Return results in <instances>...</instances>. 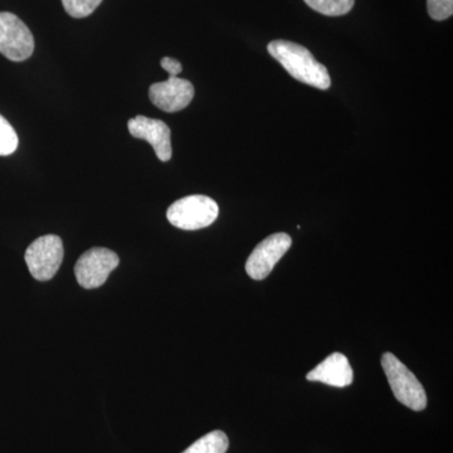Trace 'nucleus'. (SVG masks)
Listing matches in <instances>:
<instances>
[{
    "label": "nucleus",
    "instance_id": "obj_1",
    "mask_svg": "<svg viewBox=\"0 0 453 453\" xmlns=\"http://www.w3.org/2000/svg\"><path fill=\"white\" fill-rule=\"evenodd\" d=\"M267 50L297 81L319 89H327L332 86L327 68L318 62L305 47L294 42L277 40L271 42Z\"/></svg>",
    "mask_w": 453,
    "mask_h": 453
},
{
    "label": "nucleus",
    "instance_id": "obj_2",
    "mask_svg": "<svg viewBox=\"0 0 453 453\" xmlns=\"http://www.w3.org/2000/svg\"><path fill=\"white\" fill-rule=\"evenodd\" d=\"M381 366L388 378L396 401L417 412L425 410L427 395L416 375L392 353H386L381 357Z\"/></svg>",
    "mask_w": 453,
    "mask_h": 453
},
{
    "label": "nucleus",
    "instance_id": "obj_3",
    "mask_svg": "<svg viewBox=\"0 0 453 453\" xmlns=\"http://www.w3.org/2000/svg\"><path fill=\"white\" fill-rule=\"evenodd\" d=\"M219 204L207 196H189L170 205L166 217L173 226L184 231H196L214 223Z\"/></svg>",
    "mask_w": 453,
    "mask_h": 453
},
{
    "label": "nucleus",
    "instance_id": "obj_4",
    "mask_svg": "<svg viewBox=\"0 0 453 453\" xmlns=\"http://www.w3.org/2000/svg\"><path fill=\"white\" fill-rule=\"evenodd\" d=\"M64 255V242L58 235H42L27 249L26 264L35 280L49 281L61 267Z\"/></svg>",
    "mask_w": 453,
    "mask_h": 453
},
{
    "label": "nucleus",
    "instance_id": "obj_5",
    "mask_svg": "<svg viewBox=\"0 0 453 453\" xmlns=\"http://www.w3.org/2000/svg\"><path fill=\"white\" fill-rule=\"evenodd\" d=\"M35 50V38L23 20L9 12L0 13V53L13 62L28 59Z\"/></svg>",
    "mask_w": 453,
    "mask_h": 453
},
{
    "label": "nucleus",
    "instance_id": "obj_6",
    "mask_svg": "<svg viewBox=\"0 0 453 453\" xmlns=\"http://www.w3.org/2000/svg\"><path fill=\"white\" fill-rule=\"evenodd\" d=\"M120 264L115 252L107 249L88 250L83 253L74 267V275L83 288H97L109 279L110 273Z\"/></svg>",
    "mask_w": 453,
    "mask_h": 453
},
{
    "label": "nucleus",
    "instance_id": "obj_7",
    "mask_svg": "<svg viewBox=\"0 0 453 453\" xmlns=\"http://www.w3.org/2000/svg\"><path fill=\"white\" fill-rule=\"evenodd\" d=\"M291 244L292 240L288 234H275L262 241L247 259L246 271L249 276L257 281L266 279L277 262L290 250Z\"/></svg>",
    "mask_w": 453,
    "mask_h": 453
},
{
    "label": "nucleus",
    "instance_id": "obj_8",
    "mask_svg": "<svg viewBox=\"0 0 453 453\" xmlns=\"http://www.w3.org/2000/svg\"><path fill=\"white\" fill-rule=\"evenodd\" d=\"M149 97L157 109L165 112H178L192 103L195 97V86L188 80L169 76L166 81L150 86Z\"/></svg>",
    "mask_w": 453,
    "mask_h": 453
},
{
    "label": "nucleus",
    "instance_id": "obj_9",
    "mask_svg": "<svg viewBox=\"0 0 453 453\" xmlns=\"http://www.w3.org/2000/svg\"><path fill=\"white\" fill-rule=\"evenodd\" d=\"M127 129L133 138L145 140L153 146L160 162L172 159V131L165 122L139 115L127 122Z\"/></svg>",
    "mask_w": 453,
    "mask_h": 453
},
{
    "label": "nucleus",
    "instance_id": "obj_10",
    "mask_svg": "<svg viewBox=\"0 0 453 453\" xmlns=\"http://www.w3.org/2000/svg\"><path fill=\"white\" fill-rule=\"evenodd\" d=\"M306 378L310 381H320L327 386L344 388L353 383L354 374L348 357L342 353H334L309 372Z\"/></svg>",
    "mask_w": 453,
    "mask_h": 453
},
{
    "label": "nucleus",
    "instance_id": "obj_11",
    "mask_svg": "<svg viewBox=\"0 0 453 453\" xmlns=\"http://www.w3.org/2000/svg\"><path fill=\"white\" fill-rule=\"evenodd\" d=\"M228 446L229 441L226 434L222 431H213L199 438L183 453H226Z\"/></svg>",
    "mask_w": 453,
    "mask_h": 453
},
{
    "label": "nucleus",
    "instance_id": "obj_12",
    "mask_svg": "<svg viewBox=\"0 0 453 453\" xmlns=\"http://www.w3.org/2000/svg\"><path fill=\"white\" fill-rule=\"evenodd\" d=\"M303 2L324 16L339 17L351 11L356 0H303Z\"/></svg>",
    "mask_w": 453,
    "mask_h": 453
},
{
    "label": "nucleus",
    "instance_id": "obj_13",
    "mask_svg": "<svg viewBox=\"0 0 453 453\" xmlns=\"http://www.w3.org/2000/svg\"><path fill=\"white\" fill-rule=\"evenodd\" d=\"M18 144L19 140H18L16 130L0 115V157L13 154L17 150Z\"/></svg>",
    "mask_w": 453,
    "mask_h": 453
},
{
    "label": "nucleus",
    "instance_id": "obj_14",
    "mask_svg": "<svg viewBox=\"0 0 453 453\" xmlns=\"http://www.w3.org/2000/svg\"><path fill=\"white\" fill-rule=\"evenodd\" d=\"M103 0H62L65 11L73 18H86L96 11Z\"/></svg>",
    "mask_w": 453,
    "mask_h": 453
},
{
    "label": "nucleus",
    "instance_id": "obj_15",
    "mask_svg": "<svg viewBox=\"0 0 453 453\" xmlns=\"http://www.w3.org/2000/svg\"><path fill=\"white\" fill-rule=\"evenodd\" d=\"M427 8L432 19H449L453 14V0H427Z\"/></svg>",
    "mask_w": 453,
    "mask_h": 453
},
{
    "label": "nucleus",
    "instance_id": "obj_16",
    "mask_svg": "<svg viewBox=\"0 0 453 453\" xmlns=\"http://www.w3.org/2000/svg\"><path fill=\"white\" fill-rule=\"evenodd\" d=\"M160 65L169 73V76L177 77L183 71V65H181L180 62L177 61V59L170 58V57H164L162 61H160Z\"/></svg>",
    "mask_w": 453,
    "mask_h": 453
}]
</instances>
